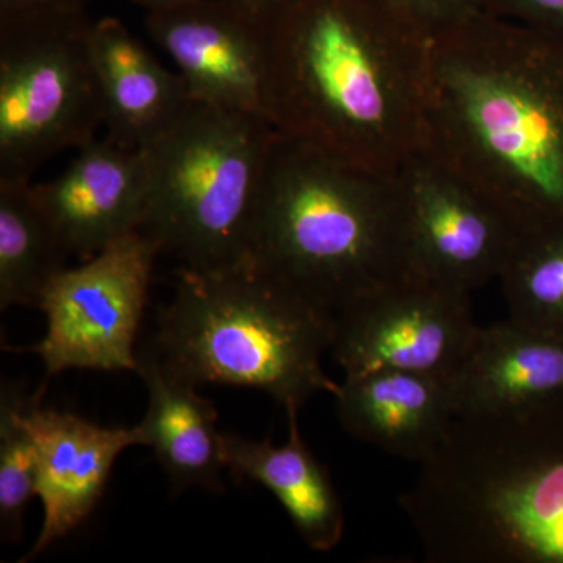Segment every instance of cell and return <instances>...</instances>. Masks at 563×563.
I'll list each match as a JSON object with an SVG mask.
<instances>
[{
	"label": "cell",
	"instance_id": "1",
	"mask_svg": "<svg viewBox=\"0 0 563 563\" xmlns=\"http://www.w3.org/2000/svg\"><path fill=\"white\" fill-rule=\"evenodd\" d=\"M422 152L526 235L563 222V43L477 13L428 46Z\"/></svg>",
	"mask_w": 563,
	"mask_h": 563
},
{
	"label": "cell",
	"instance_id": "2",
	"mask_svg": "<svg viewBox=\"0 0 563 563\" xmlns=\"http://www.w3.org/2000/svg\"><path fill=\"white\" fill-rule=\"evenodd\" d=\"M428 46L368 0H292L266 29V120L398 172L424 140Z\"/></svg>",
	"mask_w": 563,
	"mask_h": 563
},
{
	"label": "cell",
	"instance_id": "3",
	"mask_svg": "<svg viewBox=\"0 0 563 563\" xmlns=\"http://www.w3.org/2000/svg\"><path fill=\"white\" fill-rule=\"evenodd\" d=\"M247 262L333 313L417 272L398 172L355 165L277 131Z\"/></svg>",
	"mask_w": 563,
	"mask_h": 563
},
{
	"label": "cell",
	"instance_id": "4",
	"mask_svg": "<svg viewBox=\"0 0 563 563\" xmlns=\"http://www.w3.org/2000/svg\"><path fill=\"white\" fill-rule=\"evenodd\" d=\"M335 313L251 262L218 269L181 266L157 321L155 354L195 385L254 388L301 410L340 384L322 368Z\"/></svg>",
	"mask_w": 563,
	"mask_h": 563
},
{
	"label": "cell",
	"instance_id": "5",
	"mask_svg": "<svg viewBox=\"0 0 563 563\" xmlns=\"http://www.w3.org/2000/svg\"><path fill=\"white\" fill-rule=\"evenodd\" d=\"M276 133L261 114L191 99L141 147L147 168L141 231L187 268L247 262L252 213Z\"/></svg>",
	"mask_w": 563,
	"mask_h": 563
},
{
	"label": "cell",
	"instance_id": "6",
	"mask_svg": "<svg viewBox=\"0 0 563 563\" xmlns=\"http://www.w3.org/2000/svg\"><path fill=\"white\" fill-rule=\"evenodd\" d=\"M87 13L0 24V181H32L44 163L103 125Z\"/></svg>",
	"mask_w": 563,
	"mask_h": 563
},
{
	"label": "cell",
	"instance_id": "7",
	"mask_svg": "<svg viewBox=\"0 0 563 563\" xmlns=\"http://www.w3.org/2000/svg\"><path fill=\"white\" fill-rule=\"evenodd\" d=\"M158 254L152 236L133 232L51 282L38 307L46 335L13 350L40 355L46 369L41 395L52 377L68 369L136 372V335Z\"/></svg>",
	"mask_w": 563,
	"mask_h": 563
},
{
	"label": "cell",
	"instance_id": "8",
	"mask_svg": "<svg viewBox=\"0 0 563 563\" xmlns=\"http://www.w3.org/2000/svg\"><path fill=\"white\" fill-rule=\"evenodd\" d=\"M479 328L472 292L412 272L335 313L331 354L344 377L398 369L450 380Z\"/></svg>",
	"mask_w": 563,
	"mask_h": 563
},
{
	"label": "cell",
	"instance_id": "9",
	"mask_svg": "<svg viewBox=\"0 0 563 563\" xmlns=\"http://www.w3.org/2000/svg\"><path fill=\"white\" fill-rule=\"evenodd\" d=\"M398 180L418 273L468 292L501 277L520 233L498 207L422 151Z\"/></svg>",
	"mask_w": 563,
	"mask_h": 563
},
{
	"label": "cell",
	"instance_id": "10",
	"mask_svg": "<svg viewBox=\"0 0 563 563\" xmlns=\"http://www.w3.org/2000/svg\"><path fill=\"white\" fill-rule=\"evenodd\" d=\"M144 25L192 101L266 118V29L246 11L231 0H196L147 11Z\"/></svg>",
	"mask_w": 563,
	"mask_h": 563
},
{
	"label": "cell",
	"instance_id": "11",
	"mask_svg": "<svg viewBox=\"0 0 563 563\" xmlns=\"http://www.w3.org/2000/svg\"><path fill=\"white\" fill-rule=\"evenodd\" d=\"M32 190L68 254L88 261L143 228L146 161L141 150L96 139L77 150L60 176Z\"/></svg>",
	"mask_w": 563,
	"mask_h": 563
},
{
	"label": "cell",
	"instance_id": "12",
	"mask_svg": "<svg viewBox=\"0 0 563 563\" xmlns=\"http://www.w3.org/2000/svg\"><path fill=\"white\" fill-rule=\"evenodd\" d=\"M41 396H32L27 422L38 461L36 498L43 506V526L22 562L33 561L79 528L102 498L114 462L128 448L140 446L136 426L103 428L41 406Z\"/></svg>",
	"mask_w": 563,
	"mask_h": 563
},
{
	"label": "cell",
	"instance_id": "13",
	"mask_svg": "<svg viewBox=\"0 0 563 563\" xmlns=\"http://www.w3.org/2000/svg\"><path fill=\"white\" fill-rule=\"evenodd\" d=\"M333 401L350 435L418 465L457 420L450 380L428 374L379 369L344 377Z\"/></svg>",
	"mask_w": 563,
	"mask_h": 563
},
{
	"label": "cell",
	"instance_id": "14",
	"mask_svg": "<svg viewBox=\"0 0 563 563\" xmlns=\"http://www.w3.org/2000/svg\"><path fill=\"white\" fill-rule=\"evenodd\" d=\"M450 385L457 418L504 412L563 395V333L510 318L479 328Z\"/></svg>",
	"mask_w": 563,
	"mask_h": 563
},
{
	"label": "cell",
	"instance_id": "15",
	"mask_svg": "<svg viewBox=\"0 0 563 563\" xmlns=\"http://www.w3.org/2000/svg\"><path fill=\"white\" fill-rule=\"evenodd\" d=\"M90 52L107 139L121 146L141 150L191 101L180 74L117 18L92 22Z\"/></svg>",
	"mask_w": 563,
	"mask_h": 563
},
{
	"label": "cell",
	"instance_id": "16",
	"mask_svg": "<svg viewBox=\"0 0 563 563\" xmlns=\"http://www.w3.org/2000/svg\"><path fill=\"white\" fill-rule=\"evenodd\" d=\"M135 373L147 390V410L136 424L140 446L154 451L173 493L188 488L224 492L221 474L228 468L214 404L155 352L139 354Z\"/></svg>",
	"mask_w": 563,
	"mask_h": 563
},
{
	"label": "cell",
	"instance_id": "17",
	"mask_svg": "<svg viewBox=\"0 0 563 563\" xmlns=\"http://www.w3.org/2000/svg\"><path fill=\"white\" fill-rule=\"evenodd\" d=\"M288 417L287 443L244 439L222 433L225 468L236 481H251L266 488L285 512L307 547L325 553L339 547L344 536L343 504L328 470L303 443L298 409Z\"/></svg>",
	"mask_w": 563,
	"mask_h": 563
},
{
	"label": "cell",
	"instance_id": "18",
	"mask_svg": "<svg viewBox=\"0 0 563 563\" xmlns=\"http://www.w3.org/2000/svg\"><path fill=\"white\" fill-rule=\"evenodd\" d=\"M68 257L32 181H0V310L38 309Z\"/></svg>",
	"mask_w": 563,
	"mask_h": 563
},
{
	"label": "cell",
	"instance_id": "19",
	"mask_svg": "<svg viewBox=\"0 0 563 563\" xmlns=\"http://www.w3.org/2000/svg\"><path fill=\"white\" fill-rule=\"evenodd\" d=\"M499 280L510 320L563 333V222L521 235Z\"/></svg>",
	"mask_w": 563,
	"mask_h": 563
},
{
	"label": "cell",
	"instance_id": "20",
	"mask_svg": "<svg viewBox=\"0 0 563 563\" xmlns=\"http://www.w3.org/2000/svg\"><path fill=\"white\" fill-rule=\"evenodd\" d=\"M32 396L22 385L2 380L0 385V537L16 543L24 533V515L36 498L35 440L29 428L27 407Z\"/></svg>",
	"mask_w": 563,
	"mask_h": 563
},
{
	"label": "cell",
	"instance_id": "21",
	"mask_svg": "<svg viewBox=\"0 0 563 563\" xmlns=\"http://www.w3.org/2000/svg\"><path fill=\"white\" fill-rule=\"evenodd\" d=\"M385 16L424 43L450 32L474 14L483 13L484 0H368Z\"/></svg>",
	"mask_w": 563,
	"mask_h": 563
},
{
	"label": "cell",
	"instance_id": "22",
	"mask_svg": "<svg viewBox=\"0 0 563 563\" xmlns=\"http://www.w3.org/2000/svg\"><path fill=\"white\" fill-rule=\"evenodd\" d=\"M484 13L523 24L563 43V0H484Z\"/></svg>",
	"mask_w": 563,
	"mask_h": 563
},
{
	"label": "cell",
	"instance_id": "23",
	"mask_svg": "<svg viewBox=\"0 0 563 563\" xmlns=\"http://www.w3.org/2000/svg\"><path fill=\"white\" fill-rule=\"evenodd\" d=\"M91 0H0V24L87 13Z\"/></svg>",
	"mask_w": 563,
	"mask_h": 563
},
{
	"label": "cell",
	"instance_id": "24",
	"mask_svg": "<svg viewBox=\"0 0 563 563\" xmlns=\"http://www.w3.org/2000/svg\"><path fill=\"white\" fill-rule=\"evenodd\" d=\"M231 2L246 11L263 27L268 29V25L290 5L292 0H231Z\"/></svg>",
	"mask_w": 563,
	"mask_h": 563
},
{
	"label": "cell",
	"instance_id": "25",
	"mask_svg": "<svg viewBox=\"0 0 563 563\" xmlns=\"http://www.w3.org/2000/svg\"><path fill=\"white\" fill-rule=\"evenodd\" d=\"M141 9L147 11H158L174 9V7L187 5V3L196 2V0H129Z\"/></svg>",
	"mask_w": 563,
	"mask_h": 563
}]
</instances>
